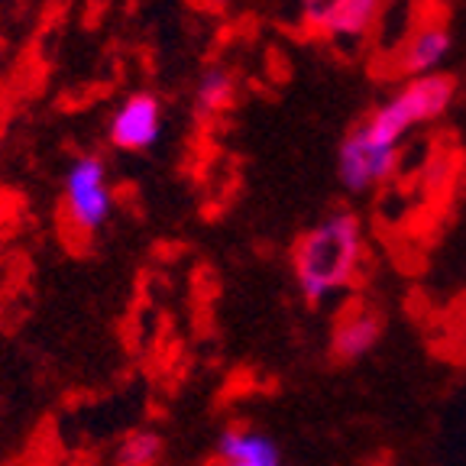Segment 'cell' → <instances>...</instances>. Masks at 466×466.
I'll list each match as a JSON object with an SVG mask.
<instances>
[{"mask_svg": "<svg viewBox=\"0 0 466 466\" xmlns=\"http://www.w3.org/2000/svg\"><path fill=\"white\" fill-rule=\"evenodd\" d=\"M363 256V227L350 211H334L314 224L295 247V279L311 305L334 299L353 282Z\"/></svg>", "mask_w": 466, "mask_h": 466, "instance_id": "obj_1", "label": "cell"}, {"mask_svg": "<svg viewBox=\"0 0 466 466\" xmlns=\"http://www.w3.org/2000/svg\"><path fill=\"white\" fill-rule=\"evenodd\" d=\"M114 211L110 198L107 168L97 156H81L72 162L66 175V214L68 224L78 227L81 233H95L107 224Z\"/></svg>", "mask_w": 466, "mask_h": 466, "instance_id": "obj_2", "label": "cell"}, {"mask_svg": "<svg viewBox=\"0 0 466 466\" xmlns=\"http://www.w3.org/2000/svg\"><path fill=\"white\" fill-rule=\"evenodd\" d=\"M395 166H399V149L392 146H376L363 130H353L340 146L337 156V172L347 191L360 195L370 191L376 185H382L386 178H392Z\"/></svg>", "mask_w": 466, "mask_h": 466, "instance_id": "obj_3", "label": "cell"}, {"mask_svg": "<svg viewBox=\"0 0 466 466\" xmlns=\"http://www.w3.org/2000/svg\"><path fill=\"white\" fill-rule=\"evenodd\" d=\"M162 137V107L156 95H133L110 120V139L116 149L143 153Z\"/></svg>", "mask_w": 466, "mask_h": 466, "instance_id": "obj_4", "label": "cell"}, {"mask_svg": "<svg viewBox=\"0 0 466 466\" xmlns=\"http://www.w3.org/2000/svg\"><path fill=\"white\" fill-rule=\"evenodd\" d=\"M382 337V318L370 308H357L340 318V324L334 328V340H330V350L334 357L343 360V363H353V360H363L366 353H372Z\"/></svg>", "mask_w": 466, "mask_h": 466, "instance_id": "obj_5", "label": "cell"}, {"mask_svg": "<svg viewBox=\"0 0 466 466\" xmlns=\"http://www.w3.org/2000/svg\"><path fill=\"white\" fill-rule=\"evenodd\" d=\"M220 460L230 466H282L276 441L256 428H227L220 434Z\"/></svg>", "mask_w": 466, "mask_h": 466, "instance_id": "obj_6", "label": "cell"}, {"mask_svg": "<svg viewBox=\"0 0 466 466\" xmlns=\"http://www.w3.org/2000/svg\"><path fill=\"white\" fill-rule=\"evenodd\" d=\"M447 52H451V33L444 26H424L408 43L405 56H401V68L408 75L421 78V75L437 72V66L447 58Z\"/></svg>", "mask_w": 466, "mask_h": 466, "instance_id": "obj_7", "label": "cell"}, {"mask_svg": "<svg viewBox=\"0 0 466 466\" xmlns=\"http://www.w3.org/2000/svg\"><path fill=\"white\" fill-rule=\"evenodd\" d=\"M382 0H343V7L337 10V16L330 20L328 33L340 39H357L363 36L370 23L376 20Z\"/></svg>", "mask_w": 466, "mask_h": 466, "instance_id": "obj_8", "label": "cell"}, {"mask_svg": "<svg viewBox=\"0 0 466 466\" xmlns=\"http://www.w3.org/2000/svg\"><path fill=\"white\" fill-rule=\"evenodd\" d=\"M162 460V437L156 431H133L120 441L114 453L116 466H159Z\"/></svg>", "mask_w": 466, "mask_h": 466, "instance_id": "obj_9", "label": "cell"}, {"mask_svg": "<svg viewBox=\"0 0 466 466\" xmlns=\"http://www.w3.org/2000/svg\"><path fill=\"white\" fill-rule=\"evenodd\" d=\"M198 107L204 114H211V110H220L233 101V75L220 72V68H211V72L204 75L198 81Z\"/></svg>", "mask_w": 466, "mask_h": 466, "instance_id": "obj_10", "label": "cell"}, {"mask_svg": "<svg viewBox=\"0 0 466 466\" xmlns=\"http://www.w3.org/2000/svg\"><path fill=\"white\" fill-rule=\"evenodd\" d=\"M343 7V0H301V10H305V20L318 29H328L330 20L337 16V10Z\"/></svg>", "mask_w": 466, "mask_h": 466, "instance_id": "obj_11", "label": "cell"}, {"mask_svg": "<svg viewBox=\"0 0 466 466\" xmlns=\"http://www.w3.org/2000/svg\"><path fill=\"white\" fill-rule=\"evenodd\" d=\"M204 466H230V463H224V460L218 457V460H214V463H204Z\"/></svg>", "mask_w": 466, "mask_h": 466, "instance_id": "obj_12", "label": "cell"}, {"mask_svg": "<svg viewBox=\"0 0 466 466\" xmlns=\"http://www.w3.org/2000/svg\"><path fill=\"white\" fill-rule=\"evenodd\" d=\"M211 4H224V0H211Z\"/></svg>", "mask_w": 466, "mask_h": 466, "instance_id": "obj_13", "label": "cell"}]
</instances>
